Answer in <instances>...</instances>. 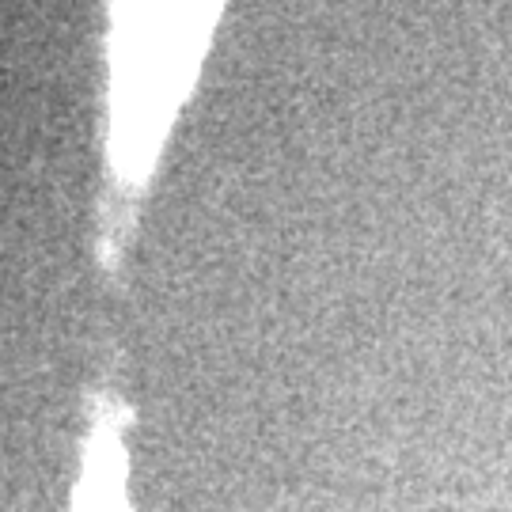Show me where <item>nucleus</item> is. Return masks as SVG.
<instances>
[{
  "mask_svg": "<svg viewBox=\"0 0 512 512\" xmlns=\"http://www.w3.org/2000/svg\"><path fill=\"white\" fill-rule=\"evenodd\" d=\"M122 429H126V406L118 403L114 391H103L84 440V471L76 482L73 512H129Z\"/></svg>",
  "mask_w": 512,
  "mask_h": 512,
  "instance_id": "nucleus-2",
  "label": "nucleus"
},
{
  "mask_svg": "<svg viewBox=\"0 0 512 512\" xmlns=\"http://www.w3.org/2000/svg\"><path fill=\"white\" fill-rule=\"evenodd\" d=\"M224 0H114L107 38V179L103 258H118L160 148L205 57Z\"/></svg>",
  "mask_w": 512,
  "mask_h": 512,
  "instance_id": "nucleus-1",
  "label": "nucleus"
}]
</instances>
